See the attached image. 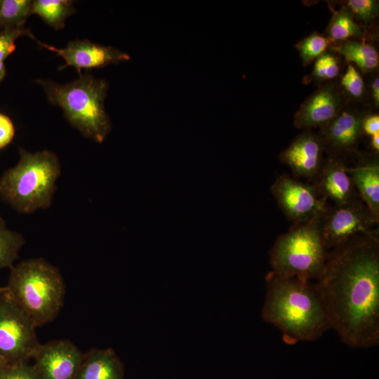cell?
I'll return each instance as SVG.
<instances>
[{
  "mask_svg": "<svg viewBox=\"0 0 379 379\" xmlns=\"http://www.w3.org/2000/svg\"><path fill=\"white\" fill-rule=\"evenodd\" d=\"M271 192L285 216L293 224L306 221L326 206L312 184L304 183L284 173L271 186Z\"/></svg>",
  "mask_w": 379,
  "mask_h": 379,
  "instance_id": "obj_9",
  "label": "cell"
},
{
  "mask_svg": "<svg viewBox=\"0 0 379 379\" xmlns=\"http://www.w3.org/2000/svg\"><path fill=\"white\" fill-rule=\"evenodd\" d=\"M370 144L373 153L378 154L379 152V133L371 136Z\"/></svg>",
  "mask_w": 379,
  "mask_h": 379,
  "instance_id": "obj_32",
  "label": "cell"
},
{
  "mask_svg": "<svg viewBox=\"0 0 379 379\" xmlns=\"http://www.w3.org/2000/svg\"><path fill=\"white\" fill-rule=\"evenodd\" d=\"M74 12L72 1L68 0H35L31 7V14L39 15L55 29H62L67 18Z\"/></svg>",
  "mask_w": 379,
  "mask_h": 379,
  "instance_id": "obj_19",
  "label": "cell"
},
{
  "mask_svg": "<svg viewBox=\"0 0 379 379\" xmlns=\"http://www.w3.org/2000/svg\"><path fill=\"white\" fill-rule=\"evenodd\" d=\"M314 285L342 343L352 348L378 345V236L359 234L329 251Z\"/></svg>",
  "mask_w": 379,
  "mask_h": 379,
  "instance_id": "obj_1",
  "label": "cell"
},
{
  "mask_svg": "<svg viewBox=\"0 0 379 379\" xmlns=\"http://www.w3.org/2000/svg\"><path fill=\"white\" fill-rule=\"evenodd\" d=\"M346 166L343 159L328 157L312 183L318 195L331 200L334 205L347 204L360 198Z\"/></svg>",
  "mask_w": 379,
  "mask_h": 379,
  "instance_id": "obj_15",
  "label": "cell"
},
{
  "mask_svg": "<svg viewBox=\"0 0 379 379\" xmlns=\"http://www.w3.org/2000/svg\"><path fill=\"white\" fill-rule=\"evenodd\" d=\"M360 199L379 222V159L378 154L361 156L357 163L346 166Z\"/></svg>",
  "mask_w": 379,
  "mask_h": 379,
  "instance_id": "obj_16",
  "label": "cell"
},
{
  "mask_svg": "<svg viewBox=\"0 0 379 379\" xmlns=\"http://www.w3.org/2000/svg\"><path fill=\"white\" fill-rule=\"evenodd\" d=\"M7 292L36 327L53 321L65 302V284L60 270L42 258L23 260L10 268Z\"/></svg>",
  "mask_w": 379,
  "mask_h": 379,
  "instance_id": "obj_3",
  "label": "cell"
},
{
  "mask_svg": "<svg viewBox=\"0 0 379 379\" xmlns=\"http://www.w3.org/2000/svg\"><path fill=\"white\" fill-rule=\"evenodd\" d=\"M28 36L36 40L32 32L22 27H8L0 31V61L3 62L16 48L15 41L21 36Z\"/></svg>",
  "mask_w": 379,
  "mask_h": 379,
  "instance_id": "obj_24",
  "label": "cell"
},
{
  "mask_svg": "<svg viewBox=\"0 0 379 379\" xmlns=\"http://www.w3.org/2000/svg\"><path fill=\"white\" fill-rule=\"evenodd\" d=\"M39 46L48 49L62 57L65 65L75 67L79 72L81 69L102 67L110 64L126 61L130 56L121 51L111 46H106L88 40H74L64 48H57L37 41Z\"/></svg>",
  "mask_w": 379,
  "mask_h": 379,
  "instance_id": "obj_11",
  "label": "cell"
},
{
  "mask_svg": "<svg viewBox=\"0 0 379 379\" xmlns=\"http://www.w3.org/2000/svg\"><path fill=\"white\" fill-rule=\"evenodd\" d=\"M15 127L11 119L0 113V149L7 146L13 139Z\"/></svg>",
  "mask_w": 379,
  "mask_h": 379,
  "instance_id": "obj_29",
  "label": "cell"
},
{
  "mask_svg": "<svg viewBox=\"0 0 379 379\" xmlns=\"http://www.w3.org/2000/svg\"><path fill=\"white\" fill-rule=\"evenodd\" d=\"M373 97L375 105L378 107L379 104V79L375 77L372 83Z\"/></svg>",
  "mask_w": 379,
  "mask_h": 379,
  "instance_id": "obj_31",
  "label": "cell"
},
{
  "mask_svg": "<svg viewBox=\"0 0 379 379\" xmlns=\"http://www.w3.org/2000/svg\"><path fill=\"white\" fill-rule=\"evenodd\" d=\"M6 69L4 62L0 61V83L5 77Z\"/></svg>",
  "mask_w": 379,
  "mask_h": 379,
  "instance_id": "obj_33",
  "label": "cell"
},
{
  "mask_svg": "<svg viewBox=\"0 0 379 379\" xmlns=\"http://www.w3.org/2000/svg\"><path fill=\"white\" fill-rule=\"evenodd\" d=\"M0 379H39L33 365L27 362L8 365L0 371Z\"/></svg>",
  "mask_w": 379,
  "mask_h": 379,
  "instance_id": "obj_28",
  "label": "cell"
},
{
  "mask_svg": "<svg viewBox=\"0 0 379 379\" xmlns=\"http://www.w3.org/2000/svg\"><path fill=\"white\" fill-rule=\"evenodd\" d=\"M341 85L353 98L359 99L364 94L365 85L363 78L356 67L352 65L347 66L346 72L342 77Z\"/></svg>",
  "mask_w": 379,
  "mask_h": 379,
  "instance_id": "obj_27",
  "label": "cell"
},
{
  "mask_svg": "<svg viewBox=\"0 0 379 379\" xmlns=\"http://www.w3.org/2000/svg\"><path fill=\"white\" fill-rule=\"evenodd\" d=\"M378 222L364 202L357 199L344 205L326 206L321 221V234L328 249L334 248L359 234L378 236Z\"/></svg>",
  "mask_w": 379,
  "mask_h": 379,
  "instance_id": "obj_8",
  "label": "cell"
},
{
  "mask_svg": "<svg viewBox=\"0 0 379 379\" xmlns=\"http://www.w3.org/2000/svg\"><path fill=\"white\" fill-rule=\"evenodd\" d=\"M19 160L0 177V197L19 213L48 208L60 174L57 156L48 150L19 148Z\"/></svg>",
  "mask_w": 379,
  "mask_h": 379,
  "instance_id": "obj_4",
  "label": "cell"
},
{
  "mask_svg": "<svg viewBox=\"0 0 379 379\" xmlns=\"http://www.w3.org/2000/svg\"><path fill=\"white\" fill-rule=\"evenodd\" d=\"M25 244L22 235L8 227L0 216V269L11 268Z\"/></svg>",
  "mask_w": 379,
  "mask_h": 379,
  "instance_id": "obj_21",
  "label": "cell"
},
{
  "mask_svg": "<svg viewBox=\"0 0 379 379\" xmlns=\"http://www.w3.org/2000/svg\"><path fill=\"white\" fill-rule=\"evenodd\" d=\"M124 367L111 349L92 348L84 353L74 379H124Z\"/></svg>",
  "mask_w": 379,
  "mask_h": 379,
  "instance_id": "obj_17",
  "label": "cell"
},
{
  "mask_svg": "<svg viewBox=\"0 0 379 379\" xmlns=\"http://www.w3.org/2000/svg\"><path fill=\"white\" fill-rule=\"evenodd\" d=\"M327 36L313 33L300 41L296 46L303 65H307L326 53L331 44Z\"/></svg>",
  "mask_w": 379,
  "mask_h": 379,
  "instance_id": "obj_23",
  "label": "cell"
},
{
  "mask_svg": "<svg viewBox=\"0 0 379 379\" xmlns=\"http://www.w3.org/2000/svg\"><path fill=\"white\" fill-rule=\"evenodd\" d=\"M364 117L358 110L343 109L335 119L321 128L319 134L330 157L343 159L357 152Z\"/></svg>",
  "mask_w": 379,
  "mask_h": 379,
  "instance_id": "obj_12",
  "label": "cell"
},
{
  "mask_svg": "<svg viewBox=\"0 0 379 379\" xmlns=\"http://www.w3.org/2000/svg\"><path fill=\"white\" fill-rule=\"evenodd\" d=\"M84 354L69 339L51 340L41 343L33 366L39 379H74Z\"/></svg>",
  "mask_w": 379,
  "mask_h": 379,
  "instance_id": "obj_10",
  "label": "cell"
},
{
  "mask_svg": "<svg viewBox=\"0 0 379 379\" xmlns=\"http://www.w3.org/2000/svg\"><path fill=\"white\" fill-rule=\"evenodd\" d=\"M5 289H6V287H5V286H0V293H1V292H3L4 291H5Z\"/></svg>",
  "mask_w": 379,
  "mask_h": 379,
  "instance_id": "obj_35",
  "label": "cell"
},
{
  "mask_svg": "<svg viewBox=\"0 0 379 379\" xmlns=\"http://www.w3.org/2000/svg\"><path fill=\"white\" fill-rule=\"evenodd\" d=\"M333 50L342 55L347 62L355 64L363 72H371L378 67V53L369 44L349 39L336 44Z\"/></svg>",
  "mask_w": 379,
  "mask_h": 379,
  "instance_id": "obj_18",
  "label": "cell"
},
{
  "mask_svg": "<svg viewBox=\"0 0 379 379\" xmlns=\"http://www.w3.org/2000/svg\"><path fill=\"white\" fill-rule=\"evenodd\" d=\"M340 65L338 58L331 53H325L319 57L313 69V76L319 81L331 80L338 76Z\"/></svg>",
  "mask_w": 379,
  "mask_h": 379,
  "instance_id": "obj_25",
  "label": "cell"
},
{
  "mask_svg": "<svg viewBox=\"0 0 379 379\" xmlns=\"http://www.w3.org/2000/svg\"><path fill=\"white\" fill-rule=\"evenodd\" d=\"M32 1L0 0V27H22L31 15Z\"/></svg>",
  "mask_w": 379,
  "mask_h": 379,
  "instance_id": "obj_22",
  "label": "cell"
},
{
  "mask_svg": "<svg viewBox=\"0 0 379 379\" xmlns=\"http://www.w3.org/2000/svg\"><path fill=\"white\" fill-rule=\"evenodd\" d=\"M326 208L310 219L293 224L277 238L269 253L270 271L281 277L310 281L319 277L329 253L320 229Z\"/></svg>",
  "mask_w": 379,
  "mask_h": 379,
  "instance_id": "obj_6",
  "label": "cell"
},
{
  "mask_svg": "<svg viewBox=\"0 0 379 379\" xmlns=\"http://www.w3.org/2000/svg\"><path fill=\"white\" fill-rule=\"evenodd\" d=\"M345 98L333 84L319 87L300 106L293 125L302 130L322 128L335 119L344 108Z\"/></svg>",
  "mask_w": 379,
  "mask_h": 379,
  "instance_id": "obj_14",
  "label": "cell"
},
{
  "mask_svg": "<svg viewBox=\"0 0 379 379\" xmlns=\"http://www.w3.org/2000/svg\"><path fill=\"white\" fill-rule=\"evenodd\" d=\"M327 32V38L330 41L336 44L349 40L352 37L361 38L363 36L361 27L345 8L333 14Z\"/></svg>",
  "mask_w": 379,
  "mask_h": 379,
  "instance_id": "obj_20",
  "label": "cell"
},
{
  "mask_svg": "<svg viewBox=\"0 0 379 379\" xmlns=\"http://www.w3.org/2000/svg\"><path fill=\"white\" fill-rule=\"evenodd\" d=\"M363 134L371 136L379 133V116L378 114H371L365 116L362 121Z\"/></svg>",
  "mask_w": 379,
  "mask_h": 379,
  "instance_id": "obj_30",
  "label": "cell"
},
{
  "mask_svg": "<svg viewBox=\"0 0 379 379\" xmlns=\"http://www.w3.org/2000/svg\"><path fill=\"white\" fill-rule=\"evenodd\" d=\"M49 102L59 106L69 124L85 137L102 142L111 130L105 108L108 84L105 79L85 73L69 83L37 80Z\"/></svg>",
  "mask_w": 379,
  "mask_h": 379,
  "instance_id": "obj_5",
  "label": "cell"
},
{
  "mask_svg": "<svg viewBox=\"0 0 379 379\" xmlns=\"http://www.w3.org/2000/svg\"><path fill=\"white\" fill-rule=\"evenodd\" d=\"M324 152L320 134L305 130L280 153L279 160L290 167L295 176L314 180L324 163Z\"/></svg>",
  "mask_w": 379,
  "mask_h": 379,
  "instance_id": "obj_13",
  "label": "cell"
},
{
  "mask_svg": "<svg viewBox=\"0 0 379 379\" xmlns=\"http://www.w3.org/2000/svg\"><path fill=\"white\" fill-rule=\"evenodd\" d=\"M262 309L264 321L277 327L286 343L314 341L330 328L321 296L310 281L270 271Z\"/></svg>",
  "mask_w": 379,
  "mask_h": 379,
  "instance_id": "obj_2",
  "label": "cell"
},
{
  "mask_svg": "<svg viewBox=\"0 0 379 379\" xmlns=\"http://www.w3.org/2000/svg\"><path fill=\"white\" fill-rule=\"evenodd\" d=\"M345 9L352 16L365 23L372 20L378 13V1L375 0H349Z\"/></svg>",
  "mask_w": 379,
  "mask_h": 379,
  "instance_id": "obj_26",
  "label": "cell"
},
{
  "mask_svg": "<svg viewBox=\"0 0 379 379\" xmlns=\"http://www.w3.org/2000/svg\"><path fill=\"white\" fill-rule=\"evenodd\" d=\"M9 364L6 361V360L3 357V356L0 354V371L4 368H6Z\"/></svg>",
  "mask_w": 379,
  "mask_h": 379,
  "instance_id": "obj_34",
  "label": "cell"
},
{
  "mask_svg": "<svg viewBox=\"0 0 379 379\" xmlns=\"http://www.w3.org/2000/svg\"><path fill=\"white\" fill-rule=\"evenodd\" d=\"M36 328L6 288L0 293V354L9 365L33 358L41 345Z\"/></svg>",
  "mask_w": 379,
  "mask_h": 379,
  "instance_id": "obj_7",
  "label": "cell"
}]
</instances>
